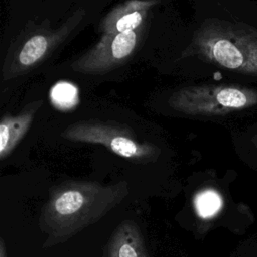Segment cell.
I'll use <instances>...</instances> for the list:
<instances>
[{"label": "cell", "mask_w": 257, "mask_h": 257, "mask_svg": "<svg viewBox=\"0 0 257 257\" xmlns=\"http://www.w3.org/2000/svg\"><path fill=\"white\" fill-rule=\"evenodd\" d=\"M184 55L246 75L257 76V29L222 20L204 22Z\"/></svg>", "instance_id": "obj_1"}, {"label": "cell", "mask_w": 257, "mask_h": 257, "mask_svg": "<svg viewBox=\"0 0 257 257\" xmlns=\"http://www.w3.org/2000/svg\"><path fill=\"white\" fill-rule=\"evenodd\" d=\"M119 198V190L105 189L97 184L61 186L52 194L48 208L44 210L45 224L54 236H69L102 216Z\"/></svg>", "instance_id": "obj_2"}, {"label": "cell", "mask_w": 257, "mask_h": 257, "mask_svg": "<svg viewBox=\"0 0 257 257\" xmlns=\"http://www.w3.org/2000/svg\"><path fill=\"white\" fill-rule=\"evenodd\" d=\"M175 110L192 115H222L257 106V89L240 84L183 87L169 98Z\"/></svg>", "instance_id": "obj_3"}, {"label": "cell", "mask_w": 257, "mask_h": 257, "mask_svg": "<svg viewBox=\"0 0 257 257\" xmlns=\"http://www.w3.org/2000/svg\"><path fill=\"white\" fill-rule=\"evenodd\" d=\"M62 136L73 142L99 144L119 157L137 162L152 161L159 150L154 145L140 142L125 126L98 120H82L70 124Z\"/></svg>", "instance_id": "obj_4"}, {"label": "cell", "mask_w": 257, "mask_h": 257, "mask_svg": "<svg viewBox=\"0 0 257 257\" xmlns=\"http://www.w3.org/2000/svg\"><path fill=\"white\" fill-rule=\"evenodd\" d=\"M139 29L103 34L100 40L72 65V69L85 73H101L125 61L139 41Z\"/></svg>", "instance_id": "obj_5"}, {"label": "cell", "mask_w": 257, "mask_h": 257, "mask_svg": "<svg viewBox=\"0 0 257 257\" xmlns=\"http://www.w3.org/2000/svg\"><path fill=\"white\" fill-rule=\"evenodd\" d=\"M160 0H127L113 8L101 21L103 34L137 30L146 19L150 9Z\"/></svg>", "instance_id": "obj_6"}, {"label": "cell", "mask_w": 257, "mask_h": 257, "mask_svg": "<svg viewBox=\"0 0 257 257\" xmlns=\"http://www.w3.org/2000/svg\"><path fill=\"white\" fill-rule=\"evenodd\" d=\"M41 101H35L27 105L16 115L6 114L0 122V158L7 157L15 146L21 141L29 128L36 110Z\"/></svg>", "instance_id": "obj_7"}, {"label": "cell", "mask_w": 257, "mask_h": 257, "mask_svg": "<svg viewBox=\"0 0 257 257\" xmlns=\"http://www.w3.org/2000/svg\"><path fill=\"white\" fill-rule=\"evenodd\" d=\"M107 257H149L139 227L123 221L113 231L107 246Z\"/></svg>", "instance_id": "obj_8"}, {"label": "cell", "mask_w": 257, "mask_h": 257, "mask_svg": "<svg viewBox=\"0 0 257 257\" xmlns=\"http://www.w3.org/2000/svg\"><path fill=\"white\" fill-rule=\"evenodd\" d=\"M61 35L62 31L38 32L31 35L17 51L13 61V71L20 73L36 65L48 54Z\"/></svg>", "instance_id": "obj_9"}, {"label": "cell", "mask_w": 257, "mask_h": 257, "mask_svg": "<svg viewBox=\"0 0 257 257\" xmlns=\"http://www.w3.org/2000/svg\"><path fill=\"white\" fill-rule=\"evenodd\" d=\"M50 98L58 109H71L78 102V90L72 83L60 81L51 88Z\"/></svg>", "instance_id": "obj_10"}, {"label": "cell", "mask_w": 257, "mask_h": 257, "mask_svg": "<svg viewBox=\"0 0 257 257\" xmlns=\"http://www.w3.org/2000/svg\"><path fill=\"white\" fill-rule=\"evenodd\" d=\"M195 205L197 212L201 217L210 218L220 211L222 207V198L217 192L207 190L196 197Z\"/></svg>", "instance_id": "obj_11"}, {"label": "cell", "mask_w": 257, "mask_h": 257, "mask_svg": "<svg viewBox=\"0 0 257 257\" xmlns=\"http://www.w3.org/2000/svg\"><path fill=\"white\" fill-rule=\"evenodd\" d=\"M0 257H5V250H4L3 242H1V245H0Z\"/></svg>", "instance_id": "obj_12"}, {"label": "cell", "mask_w": 257, "mask_h": 257, "mask_svg": "<svg viewBox=\"0 0 257 257\" xmlns=\"http://www.w3.org/2000/svg\"><path fill=\"white\" fill-rule=\"evenodd\" d=\"M252 142H253V144L255 145V147L257 148V134L252 138Z\"/></svg>", "instance_id": "obj_13"}]
</instances>
